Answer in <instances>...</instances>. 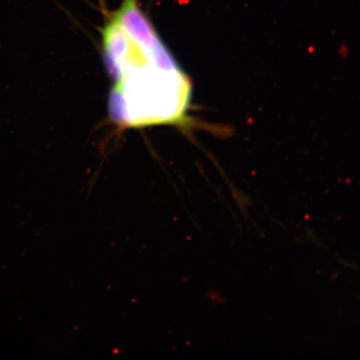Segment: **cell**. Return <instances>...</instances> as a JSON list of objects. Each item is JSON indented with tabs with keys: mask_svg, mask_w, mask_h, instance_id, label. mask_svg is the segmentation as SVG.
<instances>
[{
	"mask_svg": "<svg viewBox=\"0 0 360 360\" xmlns=\"http://www.w3.org/2000/svg\"><path fill=\"white\" fill-rule=\"evenodd\" d=\"M103 61L112 81L109 112L122 127L174 124L187 115L188 76L156 30L131 34L119 24L101 31Z\"/></svg>",
	"mask_w": 360,
	"mask_h": 360,
	"instance_id": "obj_1",
	"label": "cell"
}]
</instances>
